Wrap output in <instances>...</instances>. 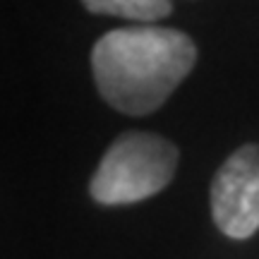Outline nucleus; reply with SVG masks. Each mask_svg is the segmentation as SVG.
Here are the masks:
<instances>
[{
	"instance_id": "1",
	"label": "nucleus",
	"mask_w": 259,
	"mask_h": 259,
	"mask_svg": "<svg viewBox=\"0 0 259 259\" xmlns=\"http://www.w3.org/2000/svg\"><path fill=\"white\" fill-rule=\"evenodd\" d=\"M194 63L197 48L187 34L149 24L113 29L92 51L99 94L127 115H147L163 106Z\"/></svg>"
},
{
	"instance_id": "3",
	"label": "nucleus",
	"mask_w": 259,
	"mask_h": 259,
	"mask_svg": "<svg viewBox=\"0 0 259 259\" xmlns=\"http://www.w3.org/2000/svg\"><path fill=\"white\" fill-rule=\"evenodd\" d=\"M211 213L228 238L245 240L259 228V144L226 158L211 185Z\"/></svg>"
},
{
	"instance_id": "2",
	"label": "nucleus",
	"mask_w": 259,
	"mask_h": 259,
	"mask_svg": "<svg viewBox=\"0 0 259 259\" xmlns=\"http://www.w3.org/2000/svg\"><path fill=\"white\" fill-rule=\"evenodd\" d=\"M176 168V144L151 132H125L103 154L89 192L99 204H132L161 192Z\"/></svg>"
},
{
	"instance_id": "4",
	"label": "nucleus",
	"mask_w": 259,
	"mask_h": 259,
	"mask_svg": "<svg viewBox=\"0 0 259 259\" xmlns=\"http://www.w3.org/2000/svg\"><path fill=\"white\" fill-rule=\"evenodd\" d=\"M84 8L96 15H113L135 22H154L170 15V0H82Z\"/></svg>"
}]
</instances>
